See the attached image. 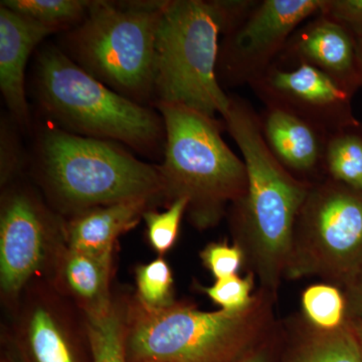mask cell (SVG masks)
Returning a JSON list of instances; mask_svg holds the SVG:
<instances>
[{
  "label": "cell",
  "instance_id": "cell-18",
  "mask_svg": "<svg viewBox=\"0 0 362 362\" xmlns=\"http://www.w3.org/2000/svg\"><path fill=\"white\" fill-rule=\"evenodd\" d=\"M129 294H116L105 313L87 318L92 362H127L126 334Z\"/></svg>",
  "mask_w": 362,
  "mask_h": 362
},
{
  "label": "cell",
  "instance_id": "cell-17",
  "mask_svg": "<svg viewBox=\"0 0 362 362\" xmlns=\"http://www.w3.org/2000/svg\"><path fill=\"white\" fill-rule=\"evenodd\" d=\"M154 206L153 202L138 199L93 207L75 214L66 218V246L89 254H114L118 238L134 228Z\"/></svg>",
  "mask_w": 362,
  "mask_h": 362
},
{
  "label": "cell",
  "instance_id": "cell-12",
  "mask_svg": "<svg viewBox=\"0 0 362 362\" xmlns=\"http://www.w3.org/2000/svg\"><path fill=\"white\" fill-rule=\"evenodd\" d=\"M250 87L266 107L288 112L327 137L361 126L352 111V95L306 64L289 69L272 66Z\"/></svg>",
  "mask_w": 362,
  "mask_h": 362
},
{
  "label": "cell",
  "instance_id": "cell-2",
  "mask_svg": "<svg viewBox=\"0 0 362 362\" xmlns=\"http://www.w3.org/2000/svg\"><path fill=\"white\" fill-rule=\"evenodd\" d=\"M271 295L242 311L204 312L187 302L148 310L129 295L127 362H242L263 346L271 329Z\"/></svg>",
  "mask_w": 362,
  "mask_h": 362
},
{
  "label": "cell",
  "instance_id": "cell-32",
  "mask_svg": "<svg viewBox=\"0 0 362 362\" xmlns=\"http://www.w3.org/2000/svg\"><path fill=\"white\" fill-rule=\"evenodd\" d=\"M357 58H358L359 70L362 78V33L356 37Z\"/></svg>",
  "mask_w": 362,
  "mask_h": 362
},
{
  "label": "cell",
  "instance_id": "cell-1",
  "mask_svg": "<svg viewBox=\"0 0 362 362\" xmlns=\"http://www.w3.org/2000/svg\"><path fill=\"white\" fill-rule=\"evenodd\" d=\"M225 128L239 147L247 173V192L232 206V228L271 294L286 275L291 258L298 214L312 183L286 170L267 146L259 114L244 98L230 95L223 117Z\"/></svg>",
  "mask_w": 362,
  "mask_h": 362
},
{
  "label": "cell",
  "instance_id": "cell-3",
  "mask_svg": "<svg viewBox=\"0 0 362 362\" xmlns=\"http://www.w3.org/2000/svg\"><path fill=\"white\" fill-rule=\"evenodd\" d=\"M165 131L158 166L162 204L188 202L190 223L199 228L220 223L228 206L247 192L246 164L221 137L225 123L180 104L156 102Z\"/></svg>",
  "mask_w": 362,
  "mask_h": 362
},
{
  "label": "cell",
  "instance_id": "cell-16",
  "mask_svg": "<svg viewBox=\"0 0 362 362\" xmlns=\"http://www.w3.org/2000/svg\"><path fill=\"white\" fill-rule=\"evenodd\" d=\"M259 119L267 146L286 170L307 182H310L309 177L321 180L320 173L325 175L324 153L327 136L280 109L266 107Z\"/></svg>",
  "mask_w": 362,
  "mask_h": 362
},
{
  "label": "cell",
  "instance_id": "cell-11",
  "mask_svg": "<svg viewBox=\"0 0 362 362\" xmlns=\"http://www.w3.org/2000/svg\"><path fill=\"white\" fill-rule=\"evenodd\" d=\"M324 0H257L252 11L223 33L216 75L221 87L250 86L276 62L295 30L318 16Z\"/></svg>",
  "mask_w": 362,
  "mask_h": 362
},
{
  "label": "cell",
  "instance_id": "cell-23",
  "mask_svg": "<svg viewBox=\"0 0 362 362\" xmlns=\"http://www.w3.org/2000/svg\"><path fill=\"white\" fill-rule=\"evenodd\" d=\"M302 305L307 318L318 329H335L346 321V301L334 286H310L303 293Z\"/></svg>",
  "mask_w": 362,
  "mask_h": 362
},
{
  "label": "cell",
  "instance_id": "cell-26",
  "mask_svg": "<svg viewBox=\"0 0 362 362\" xmlns=\"http://www.w3.org/2000/svg\"><path fill=\"white\" fill-rule=\"evenodd\" d=\"M244 252L238 245L228 243H211L201 252L204 267L216 280L237 275L244 259Z\"/></svg>",
  "mask_w": 362,
  "mask_h": 362
},
{
  "label": "cell",
  "instance_id": "cell-5",
  "mask_svg": "<svg viewBox=\"0 0 362 362\" xmlns=\"http://www.w3.org/2000/svg\"><path fill=\"white\" fill-rule=\"evenodd\" d=\"M37 90L45 111L74 134L125 143L139 151L165 138L160 114L104 85L58 47L40 52Z\"/></svg>",
  "mask_w": 362,
  "mask_h": 362
},
{
  "label": "cell",
  "instance_id": "cell-6",
  "mask_svg": "<svg viewBox=\"0 0 362 362\" xmlns=\"http://www.w3.org/2000/svg\"><path fill=\"white\" fill-rule=\"evenodd\" d=\"M166 1H92L66 44L70 58L140 103L154 93L157 28Z\"/></svg>",
  "mask_w": 362,
  "mask_h": 362
},
{
  "label": "cell",
  "instance_id": "cell-13",
  "mask_svg": "<svg viewBox=\"0 0 362 362\" xmlns=\"http://www.w3.org/2000/svg\"><path fill=\"white\" fill-rule=\"evenodd\" d=\"M301 64L318 69L351 95L362 87L356 35L323 14L295 30L275 66L289 69Z\"/></svg>",
  "mask_w": 362,
  "mask_h": 362
},
{
  "label": "cell",
  "instance_id": "cell-31",
  "mask_svg": "<svg viewBox=\"0 0 362 362\" xmlns=\"http://www.w3.org/2000/svg\"><path fill=\"white\" fill-rule=\"evenodd\" d=\"M354 326V331H356L357 339H358L359 346H361V356H362V318L352 319L349 320Z\"/></svg>",
  "mask_w": 362,
  "mask_h": 362
},
{
  "label": "cell",
  "instance_id": "cell-15",
  "mask_svg": "<svg viewBox=\"0 0 362 362\" xmlns=\"http://www.w3.org/2000/svg\"><path fill=\"white\" fill-rule=\"evenodd\" d=\"M54 33L0 6V90L14 120L23 128L30 125L25 88L26 64L37 45Z\"/></svg>",
  "mask_w": 362,
  "mask_h": 362
},
{
  "label": "cell",
  "instance_id": "cell-4",
  "mask_svg": "<svg viewBox=\"0 0 362 362\" xmlns=\"http://www.w3.org/2000/svg\"><path fill=\"white\" fill-rule=\"evenodd\" d=\"M37 163L52 207L66 218L119 202L147 199L162 204L158 166L107 140L52 127L40 135Z\"/></svg>",
  "mask_w": 362,
  "mask_h": 362
},
{
  "label": "cell",
  "instance_id": "cell-9",
  "mask_svg": "<svg viewBox=\"0 0 362 362\" xmlns=\"http://www.w3.org/2000/svg\"><path fill=\"white\" fill-rule=\"evenodd\" d=\"M66 218L30 188L11 185L0 204V290L9 310L33 280L45 277L66 245Z\"/></svg>",
  "mask_w": 362,
  "mask_h": 362
},
{
  "label": "cell",
  "instance_id": "cell-7",
  "mask_svg": "<svg viewBox=\"0 0 362 362\" xmlns=\"http://www.w3.org/2000/svg\"><path fill=\"white\" fill-rule=\"evenodd\" d=\"M221 28L213 0H170L156 33L154 93L158 101L180 104L221 118L230 106L216 75Z\"/></svg>",
  "mask_w": 362,
  "mask_h": 362
},
{
  "label": "cell",
  "instance_id": "cell-24",
  "mask_svg": "<svg viewBox=\"0 0 362 362\" xmlns=\"http://www.w3.org/2000/svg\"><path fill=\"white\" fill-rule=\"evenodd\" d=\"M187 206V199H177L166 211H157L152 209L143 216L146 225L147 240L150 247L159 257H163L175 247Z\"/></svg>",
  "mask_w": 362,
  "mask_h": 362
},
{
  "label": "cell",
  "instance_id": "cell-20",
  "mask_svg": "<svg viewBox=\"0 0 362 362\" xmlns=\"http://www.w3.org/2000/svg\"><path fill=\"white\" fill-rule=\"evenodd\" d=\"M324 171L331 180L362 194L361 126L340 131L327 138Z\"/></svg>",
  "mask_w": 362,
  "mask_h": 362
},
{
  "label": "cell",
  "instance_id": "cell-28",
  "mask_svg": "<svg viewBox=\"0 0 362 362\" xmlns=\"http://www.w3.org/2000/svg\"><path fill=\"white\" fill-rule=\"evenodd\" d=\"M320 14L344 26L356 37L362 33V0H324Z\"/></svg>",
  "mask_w": 362,
  "mask_h": 362
},
{
  "label": "cell",
  "instance_id": "cell-22",
  "mask_svg": "<svg viewBox=\"0 0 362 362\" xmlns=\"http://www.w3.org/2000/svg\"><path fill=\"white\" fill-rule=\"evenodd\" d=\"M134 296L144 308L160 310L175 303V279L163 257L135 268Z\"/></svg>",
  "mask_w": 362,
  "mask_h": 362
},
{
  "label": "cell",
  "instance_id": "cell-10",
  "mask_svg": "<svg viewBox=\"0 0 362 362\" xmlns=\"http://www.w3.org/2000/svg\"><path fill=\"white\" fill-rule=\"evenodd\" d=\"M11 314L2 362H92L85 314L47 279L33 280Z\"/></svg>",
  "mask_w": 362,
  "mask_h": 362
},
{
  "label": "cell",
  "instance_id": "cell-14",
  "mask_svg": "<svg viewBox=\"0 0 362 362\" xmlns=\"http://www.w3.org/2000/svg\"><path fill=\"white\" fill-rule=\"evenodd\" d=\"M113 254L94 255L64 245L45 279L86 317L103 314L114 299Z\"/></svg>",
  "mask_w": 362,
  "mask_h": 362
},
{
  "label": "cell",
  "instance_id": "cell-30",
  "mask_svg": "<svg viewBox=\"0 0 362 362\" xmlns=\"http://www.w3.org/2000/svg\"><path fill=\"white\" fill-rule=\"evenodd\" d=\"M242 362H269L268 351L265 347L262 346Z\"/></svg>",
  "mask_w": 362,
  "mask_h": 362
},
{
  "label": "cell",
  "instance_id": "cell-8",
  "mask_svg": "<svg viewBox=\"0 0 362 362\" xmlns=\"http://www.w3.org/2000/svg\"><path fill=\"white\" fill-rule=\"evenodd\" d=\"M362 268V194L325 177L312 183L295 223L286 275L349 286Z\"/></svg>",
  "mask_w": 362,
  "mask_h": 362
},
{
  "label": "cell",
  "instance_id": "cell-25",
  "mask_svg": "<svg viewBox=\"0 0 362 362\" xmlns=\"http://www.w3.org/2000/svg\"><path fill=\"white\" fill-rule=\"evenodd\" d=\"M254 279L252 275L240 278L238 275L216 280L213 286L202 288V291L211 298V301L220 305L226 311L237 312L246 309L252 303L251 296Z\"/></svg>",
  "mask_w": 362,
  "mask_h": 362
},
{
  "label": "cell",
  "instance_id": "cell-29",
  "mask_svg": "<svg viewBox=\"0 0 362 362\" xmlns=\"http://www.w3.org/2000/svg\"><path fill=\"white\" fill-rule=\"evenodd\" d=\"M349 287L346 313L354 315V319L362 318V268Z\"/></svg>",
  "mask_w": 362,
  "mask_h": 362
},
{
  "label": "cell",
  "instance_id": "cell-21",
  "mask_svg": "<svg viewBox=\"0 0 362 362\" xmlns=\"http://www.w3.org/2000/svg\"><path fill=\"white\" fill-rule=\"evenodd\" d=\"M92 1L84 0H4L1 6L30 18L54 33L78 25L87 16Z\"/></svg>",
  "mask_w": 362,
  "mask_h": 362
},
{
  "label": "cell",
  "instance_id": "cell-19",
  "mask_svg": "<svg viewBox=\"0 0 362 362\" xmlns=\"http://www.w3.org/2000/svg\"><path fill=\"white\" fill-rule=\"evenodd\" d=\"M289 362H362L354 326L346 320L335 329L315 328L298 345Z\"/></svg>",
  "mask_w": 362,
  "mask_h": 362
},
{
  "label": "cell",
  "instance_id": "cell-27",
  "mask_svg": "<svg viewBox=\"0 0 362 362\" xmlns=\"http://www.w3.org/2000/svg\"><path fill=\"white\" fill-rule=\"evenodd\" d=\"M23 166V150L14 128L6 119L0 126V183L6 188L13 183Z\"/></svg>",
  "mask_w": 362,
  "mask_h": 362
}]
</instances>
